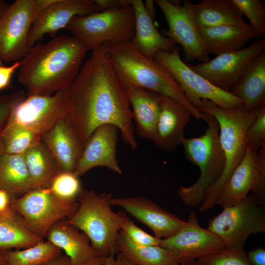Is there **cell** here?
<instances>
[{
  "instance_id": "obj_1",
  "label": "cell",
  "mask_w": 265,
  "mask_h": 265,
  "mask_svg": "<svg viewBox=\"0 0 265 265\" xmlns=\"http://www.w3.org/2000/svg\"><path fill=\"white\" fill-rule=\"evenodd\" d=\"M108 43L92 50L90 57L64 91L66 118L83 147L99 127L110 124L117 127L123 141L134 150L137 142L132 114L112 68Z\"/></svg>"
},
{
  "instance_id": "obj_2",
  "label": "cell",
  "mask_w": 265,
  "mask_h": 265,
  "mask_svg": "<svg viewBox=\"0 0 265 265\" xmlns=\"http://www.w3.org/2000/svg\"><path fill=\"white\" fill-rule=\"evenodd\" d=\"M87 52L73 36L34 45L21 60L18 81L26 88L27 96L64 91L78 75Z\"/></svg>"
},
{
  "instance_id": "obj_3",
  "label": "cell",
  "mask_w": 265,
  "mask_h": 265,
  "mask_svg": "<svg viewBox=\"0 0 265 265\" xmlns=\"http://www.w3.org/2000/svg\"><path fill=\"white\" fill-rule=\"evenodd\" d=\"M107 52L123 88L138 87L155 92L183 105L196 119H204L203 113L190 103L172 75L154 59L141 54L130 41L108 43Z\"/></svg>"
},
{
  "instance_id": "obj_4",
  "label": "cell",
  "mask_w": 265,
  "mask_h": 265,
  "mask_svg": "<svg viewBox=\"0 0 265 265\" xmlns=\"http://www.w3.org/2000/svg\"><path fill=\"white\" fill-rule=\"evenodd\" d=\"M263 107L249 111L243 105L226 109L209 100H202L198 104L197 108L199 111L212 115L218 122L219 139L225 158L223 172L207 193L199 208L200 211L205 212L216 205L222 187L246 153L245 132Z\"/></svg>"
},
{
  "instance_id": "obj_5",
  "label": "cell",
  "mask_w": 265,
  "mask_h": 265,
  "mask_svg": "<svg viewBox=\"0 0 265 265\" xmlns=\"http://www.w3.org/2000/svg\"><path fill=\"white\" fill-rule=\"evenodd\" d=\"M203 113L207 124L205 133L198 137H185L182 143L186 159L200 169L199 177L194 184L181 186L177 190L181 201L192 207L201 204L209 190L221 176L225 167L218 122L212 115Z\"/></svg>"
},
{
  "instance_id": "obj_6",
  "label": "cell",
  "mask_w": 265,
  "mask_h": 265,
  "mask_svg": "<svg viewBox=\"0 0 265 265\" xmlns=\"http://www.w3.org/2000/svg\"><path fill=\"white\" fill-rule=\"evenodd\" d=\"M111 194H97L82 188L77 201L79 207L68 222L84 233L91 245L102 257L117 253L116 239L127 218L111 209Z\"/></svg>"
},
{
  "instance_id": "obj_7",
  "label": "cell",
  "mask_w": 265,
  "mask_h": 265,
  "mask_svg": "<svg viewBox=\"0 0 265 265\" xmlns=\"http://www.w3.org/2000/svg\"><path fill=\"white\" fill-rule=\"evenodd\" d=\"M66 29L86 50L103 43L131 41L133 37L135 15L132 5L73 17Z\"/></svg>"
},
{
  "instance_id": "obj_8",
  "label": "cell",
  "mask_w": 265,
  "mask_h": 265,
  "mask_svg": "<svg viewBox=\"0 0 265 265\" xmlns=\"http://www.w3.org/2000/svg\"><path fill=\"white\" fill-rule=\"evenodd\" d=\"M207 228L226 249H242L251 235L265 233V205L250 194L239 203L223 208L209 222Z\"/></svg>"
},
{
  "instance_id": "obj_9",
  "label": "cell",
  "mask_w": 265,
  "mask_h": 265,
  "mask_svg": "<svg viewBox=\"0 0 265 265\" xmlns=\"http://www.w3.org/2000/svg\"><path fill=\"white\" fill-rule=\"evenodd\" d=\"M10 207L21 216L30 232L44 239L53 225L76 212L79 203L60 198L47 187L31 190L12 199Z\"/></svg>"
},
{
  "instance_id": "obj_10",
  "label": "cell",
  "mask_w": 265,
  "mask_h": 265,
  "mask_svg": "<svg viewBox=\"0 0 265 265\" xmlns=\"http://www.w3.org/2000/svg\"><path fill=\"white\" fill-rule=\"evenodd\" d=\"M54 0H16L0 15V60L19 61L28 53L30 28L38 14Z\"/></svg>"
},
{
  "instance_id": "obj_11",
  "label": "cell",
  "mask_w": 265,
  "mask_h": 265,
  "mask_svg": "<svg viewBox=\"0 0 265 265\" xmlns=\"http://www.w3.org/2000/svg\"><path fill=\"white\" fill-rule=\"evenodd\" d=\"M180 49L159 51L154 59L162 65L173 77L190 103L197 108L202 100H209L226 109L243 105L242 101L230 93L213 85L192 70L181 58Z\"/></svg>"
},
{
  "instance_id": "obj_12",
  "label": "cell",
  "mask_w": 265,
  "mask_h": 265,
  "mask_svg": "<svg viewBox=\"0 0 265 265\" xmlns=\"http://www.w3.org/2000/svg\"><path fill=\"white\" fill-rule=\"evenodd\" d=\"M155 2L161 9L168 24L167 30H163L162 35L181 45L187 60H209L195 19V4L189 0H184L182 4L167 0H156Z\"/></svg>"
},
{
  "instance_id": "obj_13",
  "label": "cell",
  "mask_w": 265,
  "mask_h": 265,
  "mask_svg": "<svg viewBox=\"0 0 265 265\" xmlns=\"http://www.w3.org/2000/svg\"><path fill=\"white\" fill-rule=\"evenodd\" d=\"M250 192L265 205V147L247 150L222 187L216 204L223 208L234 205Z\"/></svg>"
},
{
  "instance_id": "obj_14",
  "label": "cell",
  "mask_w": 265,
  "mask_h": 265,
  "mask_svg": "<svg viewBox=\"0 0 265 265\" xmlns=\"http://www.w3.org/2000/svg\"><path fill=\"white\" fill-rule=\"evenodd\" d=\"M159 246L170 251L180 265L221 252L226 249L220 238L198 223L197 214L192 211L186 224L173 236L161 239Z\"/></svg>"
},
{
  "instance_id": "obj_15",
  "label": "cell",
  "mask_w": 265,
  "mask_h": 265,
  "mask_svg": "<svg viewBox=\"0 0 265 265\" xmlns=\"http://www.w3.org/2000/svg\"><path fill=\"white\" fill-rule=\"evenodd\" d=\"M67 112L64 91L27 96L13 106L6 125H20L42 135L65 118Z\"/></svg>"
},
{
  "instance_id": "obj_16",
  "label": "cell",
  "mask_w": 265,
  "mask_h": 265,
  "mask_svg": "<svg viewBox=\"0 0 265 265\" xmlns=\"http://www.w3.org/2000/svg\"><path fill=\"white\" fill-rule=\"evenodd\" d=\"M265 49V39H258L240 50L216 55L205 62L187 65L213 85L229 92L251 62Z\"/></svg>"
},
{
  "instance_id": "obj_17",
  "label": "cell",
  "mask_w": 265,
  "mask_h": 265,
  "mask_svg": "<svg viewBox=\"0 0 265 265\" xmlns=\"http://www.w3.org/2000/svg\"><path fill=\"white\" fill-rule=\"evenodd\" d=\"M98 12L99 8L93 0H54L41 10L33 23L28 35V52L45 34L54 37L73 17Z\"/></svg>"
},
{
  "instance_id": "obj_18",
  "label": "cell",
  "mask_w": 265,
  "mask_h": 265,
  "mask_svg": "<svg viewBox=\"0 0 265 265\" xmlns=\"http://www.w3.org/2000/svg\"><path fill=\"white\" fill-rule=\"evenodd\" d=\"M111 205L120 207L148 226L155 236L161 239L177 233L186 221L152 201L141 196L112 197Z\"/></svg>"
},
{
  "instance_id": "obj_19",
  "label": "cell",
  "mask_w": 265,
  "mask_h": 265,
  "mask_svg": "<svg viewBox=\"0 0 265 265\" xmlns=\"http://www.w3.org/2000/svg\"><path fill=\"white\" fill-rule=\"evenodd\" d=\"M119 129L110 124L99 127L85 143L74 172L79 177L91 169L102 166L116 173L122 171L118 162L117 143Z\"/></svg>"
},
{
  "instance_id": "obj_20",
  "label": "cell",
  "mask_w": 265,
  "mask_h": 265,
  "mask_svg": "<svg viewBox=\"0 0 265 265\" xmlns=\"http://www.w3.org/2000/svg\"><path fill=\"white\" fill-rule=\"evenodd\" d=\"M191 115L186 107L162 96L160 113L152 140L156 146L166 152H173L182 145L185 137V129Z\"/></svg>"
},
{
  "instance_id": "obj_21",
  "label": "cell",
  "mask_w": 265,
  "mask_h": 265,
  "mask_svg": "<svg viewBox=\"0 0 265 265\" xmlns=\"http://www.w3.org/2000/svg\"><path fill=\"white\" fill-rule=\"evenodd\" d=\"M42 142L60 171L74 173L84 147L66 118L43 134Z\"/></svg>"
},
{
  "instance_id": "obj_22",
  "label": "cell",
  "mask_w": 265,
  "mask_h": 265,
  "mask_svg": "<svg viewBox=\"0 0 265 265\" xmlns=\"http://www.w3.org/2000/svg\"><path fill=\"white\" fill-rule=\"evenodd\" d=\"M46 240L64 251L73 265H84L100 257L92 247L88 237L67 219L55 222L48 231Z\"/></svg>"
},
{
  "instance_id": "obj_23",
  "label": "cell",
  "mask_w": 265,
  "mask_h": 265,
  "mask_svg": "<svg viewBox=\"0 0 265 265\" xmlns=\"http://www.w3.org/2000/svg\"><path fill=\"white\" fill-rule=\"evenodd\" d=\"M135 15V28L130 41L134 48L146 57L153 60L159 51H171L176 43L164 37L155 26L151 17L141 0H130Z\"/></svg>"
},
{
  "instance_id": "obj_24",
  "label": "cell",
  "mask_w": 265,
  "mask_h": 265,
  "mask_svg": "<svg viewBox=\"0 0 265 265\" xmlns=\"http://www.w3.org/2000/svg\"><path fill=\"white\" fill-rule=\"evenodd\" d=\"M123 88L132 108V118L136 125L135 132L143 138L152 140L160 113L162 95L138 87Z\"/></svg>"
},
{
  "instance_id": "obj_25",
  "label": "cell",
  "mask_w": 265,
  "mask_h": 265,
  "mask_svg": "<svg viewBox=\"0 0 265 265\" xmlns=\"http://www.w3.org/2000/svg\"><path fill=\"white\" fill-rule=\"evenodd\" d=\"M207 53L216 55L240 50L251 39L259 37L249 25H221L199 27Z\"/></svg>"
},
{
  "instance_id": "obj_26",
  "label": "cell",
  "mask_w": 265,
  "mask_h": 265,
  "mask_svg": "<svg viewBox=\"0 0 265 265\" xmlns=\"http://www.w3.org/2000/svg\"><path fill=\"white\" fill-rule=\"evenodd\" d=\"M229 93L241 99L247 111L265 106V51L251 62Z\"/></svg>"
},
{
  "instance_id": "obj_27",
  "label": "cell",
  "mask_w": 265,
  "mask_h": 265,
  "mask_svg": "<svg viewBox=\"0 0 265 265\" xmlns=\"http://www.w3.org/2000/svg\"><path fill=\"white\" fill-rule=\"evenodd\" d=\"M117 253L135 265H180L174 255L159 245H143L131 240L121 230L116 239Z\"/></svg>"
},
{
  "instance_id": "obj_28",
  "label": "cell",
  "mask_w": 265,
  "mask_h": 265,
  "mask_svg": "<svg viewBox=\"0 0 265 265\" xmlns=\"http://www.w3.org/2000/svg\"><path fill=\"white\" fill-rule=\"evenodd\" d=\"M194 17L199 27L247 24L233 0H201L194 5Z\"/></svg>"
},
{
  "instance_id": "obj_29",
  "label": "cell",
  "mask_w": 265,
  "mask_h": 265,
  "mask_svg": "<svg viewBox=\"0 0 265 265\" xmlns=\"http://www.w3.org/2000/svg\"><path fill=\"white\" fill-rule=\"evenodd\" d=\"M31 190L49 187L60 170L42 142L23 154Z\"/></svg>"
},
{
  "instance_id": "obj_30",
  "label": "cell",
  "mask_w": 265,
  "mask_h": 265,
  "mask_svg": "<svg viewBox=\"0 0 265 265\" xmlns=\"http://www.w3.org/2000/svg\"><path fill=\"white\" fill-rule=\"evenodd\" d=\"M43 240L27 229L21 216L10 206L0 212V249L26 248Z\"/></svg>"
},
{
  "instance_id": "obj_31",
  "label": "cell",
  "mask_w": 265,
  "mask_h": 265,
  "mask_svg": "<svg viewBox=\"0 0 265 265\" xmlns=\"http://www.w3.org/2000/svg\"><path fill=\"white\" fill-rule=\"evenodd\" d=\"M0 189L12 199L31 190L23 155L4 153L0 158Z\"/></svg>"
},
{
  "instance_id": "obj_32",
  "label": "cell",
  "mask_w": 265,
  "mask_h": 265,
  "mask_svg": "<svg viewBox=\"0 0 265 265\" xmlns=\"http://www.w3.org/2000/svg\"><path fill=\"white\" fill-rule=\"evenodd\" d=\"M61 252L59 248L44 239L26 248L6 249L5 256L7 265H41Z\"/></svg>"
},
{
  "instance_id": "obj_33",
  "label": "cell",
  "mask_w": 265,
  "mask_h": 265,
  "mask_svg": "<svg viewBox=\"0 0 265 265\" xmlns=\"http://www.w3.org/2000/svg\"><path fill=\"white\" fill-rule=\"evenodd\" d=\"M1 135L8 154L23 155L42 141L41 134L18 124L6 125Z\"/></svg>"
},
{
  "instance_id": "obj_34",
  "label": "cell",
  "mask_w": 265,
  "mask_h": 265,
  "mask_svg": "<svg viewBox=\"0 0 265 265\" xmlns=\"http://www.w3.org/2000/svg\"><path fill=\"white\" fill-rule=\"evenodd\" d=\"M79 178L74 173L60 171L53 178L49 187L60 198L68 200H77L82 189Z\"/></svg>"
},
{
  "instance_id": "obj_35",
  "label": "cell",
  "mask_w": 265,
  "mask_h": 265,
  "mask_svg": "<svg viewBox=\"0 0 265 265\" xmlns=\"http://www.w3.org/2000/svg\"><path fill=\"white\" fill-rule=\"evenodd\" d=\"M259 37L265 35V5L260 0H233Z\"/></svg>"
},
{
  "instance_id": "obj_36",
  "label": "cell",
  "mask_w": 265,
  "mask_h": 265,
  "mask_svg": "<svg viewBox=\"0 0 265 265\" xmlns=\"http://www.w3.org/2000/svg\"><path fill=\"white\" fill-rule=\"evenodd\" d=\"M195 265H251L244 248L226 249L194 261Z\"/></svg>"
},
{
  "instance_id": "obj_37",
  "label": "cell",
  "mask_w": 265,
  "mask_h": 265,
  "mask_svg": "<svg viewBox=\"0 0 265 265\" xmlns=\"http://www.w3.org/2000/svg\"><path fill=\"white\" fill-rule=\"evenodd\" d=\"M245 137L247 150L259 151L265 147V106L248 128Z\"/></svg>"
},
{
  "instance_id": "obj_38",
  "label": "cell",
  "mask_w": 265,
  "mask_h": 265,
  "mask_svg": "<svg viewBox=\"0 0 265 265\" xmlns=\"http://www.w3.org/2000/svg\"><path fill=\"white\" fill-rule=\"evenodd\" d=\"M121 230L134 242L143 245H159L161 239L153 236L136 226L128 217Z\"/></svg>"
},
{
  "instance_id": "obj_39",
  "label": "cell",
  "mask_w": 265,
  "mask_h": 265,
  "mask_svg": "<svg viewBox=\"0 0 265 265\" xmlns=\"http://www.w3.org/2000/svg\"><path fill=\"white\" fill-rule=\"evenodd\" d=\"M25 98L23 91H14L0 96V133L6 125L13 106Z\"/></svg>"
},
{
  "instance_id": "obj_40",
  "label": "cell",
  "mask_w": 265,
  "mask_h": 265,
  "mask_svg": "<svg viewBox=\"0 0 265 265\" xmlns=\"http://www.w3.org/2000/svg\"><path fill=\"white\" fill-rule=\"evenodd\" d=\"M21 64V60L15 62L9 66H0V90L8 85L13 74L19 69Z\"/></svg>"
},
{
  "instance_id": "obj_41",
  "label": "cell",
  "mask_w": 265,
  "mask_h": 265,
  "mask_svg": "<svg viewBox=\"0 0 265 265\" xmlns=\"http://www.w3.org/2000/svg\"><path fill=\"white\" fill-rule=\"evenodd\" d=\"M99 12L131 5L130 0H94Z\"/></svg>"
},
{
  "instance_id": "obj_42",
  "label": "cell",
  "mask_w": 265,
  "mask_h": 265,
  "mask_svg": "<svg viewBox=\"0 0 265 265\" xmlns=\"http://www.w3.org/2000/svg\"><path fill=\"white\" fill-rule=\"evenodd\" d=\"M251 265H265V249L258 246L246 253Z\"/></svg>"
},
{
  "instance_id": "obj_43",
  "label": "cell",
  "mask_w": 265,
  "mask_h": 265,
  "mask_svg": "<svg viewBox=\"0 0 265 265\" xmlns=\"http://www.w3.org/2000/svg\"><path fill=\"white\" fill-rule=\"evenodd\" d=\"M41 265H73L70 258L62 253L48 260Z\"/></svg>"
},
{
  "instance_id": "obj_44",
  "label": "cell",
  "mask_w": 265,
  "mask_h": 265,
  "mask_svg": "<svg viewBox=\"0 0 265 265\" xmlns=\"http://www.w3.org/2000/svg\"><path fill=\"white\" fill-rule=\"evenodd\" d=\"M11 200L6 191L0 189V212L5 211L10 207Z\"/></svg>"
},
{
  "instance_id": "obj_45",
  "label": "cell",
  "mask_w": 265,
  "mask_h": 265,
  "mask_svg": "<svg viewBox=\"0 0 265 265\" xmlns=\"http://www.w3.org/2000/svg\"><path fill=\"white\" fill-rule=\"evenodd\" d=\"M103 265H123V264L117 256L110 255L105 258Z\"/></svg>"
},
{
  "instance_id": "obj_46",
  "label": "cell",
  "mask_w": 265,
  "mask_h": 265,
  "mask_svg": "<svg viewBox=\"0 0 265 265\" xmlns=\"http://www.w3.org/2000/svg\"><path fill=\"white\" fill-rule=\"evenodd\" d=\"M106 257L100 256L84 265H103Z\"/></svg>"
},
{
  "instance_id": "obj_47",
  "label": "cell",
  "mask_w": 265,
  "mask_h": 265,
  "mask_svg": "<svg viewBox=\"0 0 265 265\" xmlns=\"http://www.w3.org/2000/svg\"><path fill=\"white\" fill-rule=\"evenodd\" d=\"M4 249L0 250V265H7Z\"/></svg>"
},
{
  "instance_id": "obj_48",
  "label": "cell",
  "mask_w": 265,
  "mask_h": 265,
  "mask_svg": "<svg viewBox=\"0 0 265 265\" xmlns=\"http://www.w3.org/2000/svg\"><path fill=\"white\" fill-rule=\"evenodd\" d=\"M4 153H5V152L4 141L1 133H0V158Z\"/></svg>"
},
{
  "instance_id": "obj_49",
  "label": "cell",
  "mask_w": 265,
  "mask_h": 265,
  "mask_svg": "<svg viewBox=\"0 0 265 265\" xmlns=\"http://www.w3.org/2000/svg\"><path fill=\"white\" fill-rule=\"evenodd\" d=\"M117 256L123 265H135L132 263L130 262L129 261L126 260L125 258L123 257L121 255L117 253Z\"/></svg>"
},
{
  "instance_id": "obj_50",
  "label": "cell",
  "mask_w": 265,
  "mask_h": 265,
  "mask_svg": "<svg viewBox=\"0 0 265 265\" xmlns=\"http://www.w3.org/2000/svg\"><path fill=\"white\" fill-rule=\"evenodd\" d=\"M8 4L3 0H0V15L8 7Z\"/></svg>"
},
{
  "instance_id": "obj_51",
  "label": "cell",
  "mask_w": 265,
  "mask_h": 265,
  "mask_svg": "<svg viewBox=\"0 0 265 265\" xmlns=\"http://www.w3.org/2000/svg\"><path fill=\"white\" fill-rule=\"evenodd\" d=\"M195 265L194 262H192V263H189V264H185V265Z\"/></svg>"
},
{
  "instance_id": "obj_52",
  "label": "cell",
  "mask_w": 265,
  "mask_h": 265,
  "mask_svg": "<svg viewBox=\"0 0 265 265\" xmlns=\"http://www.w3.org/2000/svg\"><path fill=\"white\" fill-rule=\"evenodd\" d=\"M3 65L2 61L0 60V66Z\"/></svg>"
},
{
  "instance_id": "obj_53",
  "label": "cell",
  "mask_w": 265,
  "mask_h": 265,
  "mask_svg": "<svg viewBox=\"0 0 265 265\" xmlns=\"http://www.w3.org/2000/svg\"><path fill=\"white\" fill-rule=\"evenodd\" d=\"M0 250H1V249H0Z\"/></svg>"
}]
</instances>
